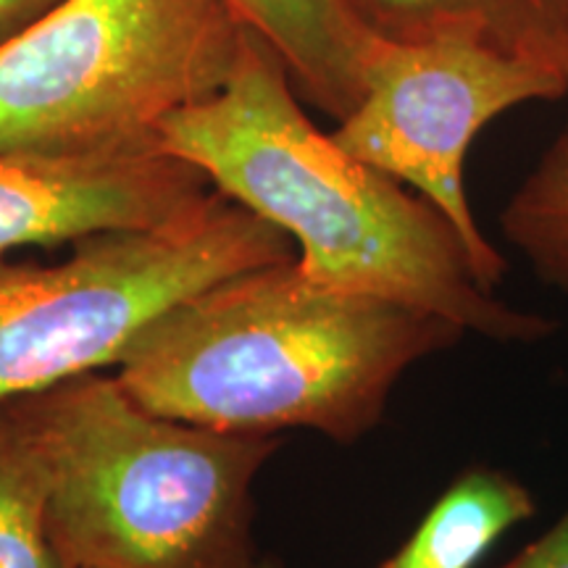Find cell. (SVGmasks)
<instances>
[{
    "label": "cell",
    "mask_w": 568,
    "mask_h": 568,
    "mask_svg": "<svg viewBox=\"0 0 568 568\" xmlns=\"http://www.w3.org/2000/svg\"><path fill=\"white\" fill-rule=\"evenodd\" d=\"M159 145L295 240L311 282L418 305L495 343L550 335V318L481 287L445 213L311 124L282 59L251 27L224 88L174 111Z\"/></svg>",
    "instance_id": "obj_1"
},
{
    "label": "cell",
    "mask_w": 568,
    "mask_h": 568,
    "mask_svg": "<svg viewBox=\"0 0 568 568\" xmlns=\"http://www.w3.org/2000/svg\"><path fill=\"white\" fill-rule=\"evenodd\" d=\"M466 329L389 297L311 282L297 261L247 268L172 305L119 361L151 414L219 432L314 429L351 445L395 382Z\"/></svg>",
    "instance_id": "obj_2"
},
{
    "label": "cell",
    "mask_w": 568,
    "mask_h": 568,
    "mask_svg": "<svg viewBox=\"0 0 568 568\" xmlns=\"http://www.w3.org/2000/svg\"><path fill=\"white\" fill-rule=\"evenodd\" d=\"M48 527L71 568H253V481L280 447L142 408L113 376L30 395Z\"/></svg>",
    "instance_id": "obj_3"
},
{
    "label": "cell",
    "mask_w": 568,
    "mask_h": 568,
    "mask_svg": "<svg viewBox=\"0 0 568 568\" xmlns=\"http://www.w3.org/2000/svg\"><path fill=\"white\" fill-rule=\"evenodd\" d=\"M245 32L224 0H61L0 48V148L159 145L174 111L224 88Z\"/></svg>",
    "instance_id": "obj_4"
},
{
    "label": "cell",
    "mask_w": 568,
    "mask_h": 568,
    "mask_svg": "<svg viewBox=\"0 0 568 568\" xmlns=\"http://www.w3.org/2000/svg\"><path fill=\"white\" fill-rule=\"evenodd\" d=\"M290 258L280 226L219 190L166 224L77 240L61 264L0 255V403L119 364L184 297Z\"/></svg>",
    "instance_id": "obj_5"
},
{
    "label": "cell",
    "mask_w": 568,
    "mask_h": 568,
    "mask_svg": "<svg viewBox=\"0 0 568 568\" xmlns=\"http://www.w3.org/2000/svg\"><path fill=\"white\" fill-rule=\"evenodd\" d=\"M564 95V77L489 45L468 27L416 42L379 40L364 98L337 122L332 140L445 213L464 240L474 276L493 290L508 264L474 222L464 182L466 153L500 113Z\"/></svg>",
    "instance_id": "obj_6"
},
{
    "label": "cell",
    "mask_w": 568,
    "mask_h": 568,
    "mask_svg": "<svg viewBox=\"0 0 568 568\" xmlns=\"http://www.w3.org/2000/svg\"><path fill=\"white\" fill-rule=\"evenodd\" d=\"M211 193L203 172L161 145L80 155L0 148V255L166 224Z\"/></svg>",
    "instance_id": "obj_7"
},
{
    "label": "cell",
    "mask_w": 568,
    "mask_h": 568,
    "mask_svg": "<svg viewBox=\"0 0 568 568\" xmlns=\"http://www.w3.org/2000/svg\"><path fill=\"white\" fill-rule=\"evenodd\" d=\"M266 40L293 88L326 116L343 119L366 90L379 38L361 24L347 0H224Z\"/></svg>",
    "instance_id": "obj_8"
},
{
    "label": "cell",
    "mask_w": 568,
    "mask_h": 568,
    "mask_svg": "<svg viewBox=\"0 0 568 568\" xmlns=\"http://www.w3.org/2000/svg\"><path fill=\"white\" fill-rule=\"evenodd\" d=\"M374 38L416 42L468 27L489 45L556 71L568 84V0H347Z\"/></svg>",
    "instance_id": "obj_9"
},
{
    "label": "cell",
    "mask_w": 568,
    "mask_h": 568,
    "mask_svg": "<svg viewBox=\"0 0 568 568\" xmlns=\"http://www.w3.org/2000/svg\"><path fill=\"white\" fill-rule=\"evenodd\" d=\"M531 514L535 500L527 487L493 468H477L445 489L382 568H474L497 539Z\"/></svg>",
    "instance_id": "obj_10"
},
{
    "label": "cell",
    "mask_w": 568,
    "mask_h": 568,
    "mask_svg": "<svg viewBox=\"0 0 568 568\" xmlns=\"http://www.w3.org/2000/svg\"><path fill=\"white\" fill-rule=\"evenodd\" d=\"M0 568H71L48 527V464L30 397L0 403Z\"/></svg>",
    "instance_id": "obj_11"
},
{
    "label": "cell",
    "mask_w": 568,
    "mask_h": 568,
    "mask_svg": "<svg viewBox=\"0 0 568 568\" xmlns=\"http://www.w3.org/2000/svg\"><path fill=\"white\" fill-rule=\"evenodd\" d=\"M500 226L535 272L568 295V130L518 184Z\"/></svg>",
    "instance_id": "obj_12"
},
{
    "label": "cell",
    "mask_w": 568,
    "mask_h": 568,
    "mask_svg": "<svg viewBox=\"0 0 568 568\" xmlns=\"http://www.w3.org/2000/svg\"><path fill=\"white\" fill-rule=\"evenodd\" d=\"M59 3L61 0H0V48L38 24Z\"/></svg>",
    "instance_id": "obj_13"
},
{
    "label": "cell",
    "mask_w": 568,
    "mask_h": 568,
    "mask_svg": "<svg viewBox=\"0 0 568 568\" xmlns=\"http://www.w3.org/2000/svg\"><path fill=\"white\" fill-rule=\"evenodd\" d=\"M497 568H568V556L558 552L556 548H550L542 539H537V542L527 545L518 556L510 558L508 564Z\"/></svg>",
    "instance_id": "obj_14"
},
{
    "label": "cell",
    "mask_w": 568,
    "mask_h": 568,
    "mask_svg": "<svg viewBox=\"0 0 568 568\" xmlns=\"http://www.w3.org/2000/svg\"><path fill=\"white\" fill-rule=\"evenodd\" d=\"M539 539H542V542H548L550 548H556L558 552H564V556H568V510L564 514V518L556 524V527H552L548 535H542Z\"/></svg>",
    "instance_id": "obj_15"
},
{
    "label": "cell",
    "mask_w": 568,
    "mask_h": 568,
    "mask_svg": "<svg viewBox=\"0 0 568 568\" xmlns=\"http://www.w3.org/2000/svg\"><path fill=\"white\" fill-rule=\"evenodd\" d=\"M253 568H280L274 564V560H268V558H264V560H255V566Z\"/></svg>",
    "instance_id": "obj_16"
}]
</instances>
